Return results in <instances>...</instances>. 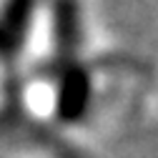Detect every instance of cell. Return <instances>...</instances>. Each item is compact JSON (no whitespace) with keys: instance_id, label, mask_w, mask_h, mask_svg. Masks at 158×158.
Masks as SVG:
<instances>
[{"instance_id":"obj_1","label":"cell","mask_w":158,"mask_h":158,"mask_svg":"<svg viewBox=\"0 0 158 158\" xmlns=\"http://www.w3.org/2000/svg\"><path fill=\"white\" fill-rule=\"evenodd\" d=\"M38 0H5L0 8V55L10 58L30 28Z\"/></svg>"},{"instance_id":"obj_3","label":"cell","mask_w":158,"mask_h":158,"mask_svg":"<svg viewBox=\"0 0 158 158\" xmlns=\"http://www.w3.org/2000/svg\"><path fill=\"white\" fill-rule=\"evenodd\" d=\"M81 13H78V0H55L53 8V35L60 55H70L78 45L81 35Z\"/></svg>"},{"instance_id":"obj_2","label":"cell","mask_w":158,"mask_h":158,"mask_svg":"<svg viewBox=\"0 0 158 158\" xmlns=\"http://www.w3.org/2000/svg\"><path fill=\"white\" fill-rule=\"evenodd\" d=\"M90 101V75L81 65H68L58 90V115L63 121H78Z\"/></svg>"}]
</instances>
